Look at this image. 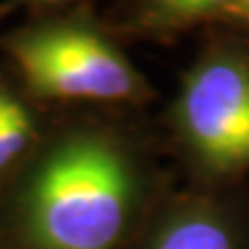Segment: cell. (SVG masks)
<instances>
[{"label": "cell", "mask_w": 249, "mask_h": 249, "mask_svg": "<svg viewBox=\"0 0 249 249\" xmlns=\"http://www.w3.org/2000/svg\"><path fill=\"white\" fill-rule=\"evenodd\" d=\"M6 52L37 96L123 102L143 96L142 75L100 31L83 23H54L17 34Z\"/></svg>", "instance_id": "cell-2"}, {"label": "cell", "mask_w": 249, "mask_h": 249, "mask_svg": "<svg viewBox=\"0 0 249 249\" xmlns=\"http://www.w3.org/2000/svg\"><path fill=\"white\" fill-rule=\"evenodd\" d=\"M232 0H145L139 25L147 31H178L199 21L224 17Z\"/></svg>", "instance_id": "cell-4"}, {"label": "cell", "mask_w": 249, "mask_h": 249, "mask_svg": "<svg viewBox=\"0 0 249 249\" xmlns=\"http://www.w3.org/2000/svg\"><path fill=\"white\" fill-rule=\"evenodd\" d=\"M177 123L197 160L214 173L249 168V56L218 46L187 73Z\"/></svg>", "instance_id": "cell-3"}, {"label": "cell", "mask_w": 249, "mask_h": 249, "mask_svg": "<svg viewBox=\"0 0 249 249\" xmlns=\"http://www.w3.org/2000/svg\"><path fill=\"white\" fill-rule=\"evenodd\" d=\"M131 199L127 158L102 137L79 135L37 168L27 191V231L40 249H110Z\"/></svg>", "instance_id": "cell-1"}, {"label": "cell", "mask_w": 249, "mask_h": 249, "mask_svg": "<svg viewBox=\"0 0 249 249\" xmlns=\"http://www.w3.org/2000/svg\"><path fill=\"white\" fill-rule=\"evenodd\" d=\"M224 17L249 23V0H232L231 6L227 9V13H224Z\"/></svg>", "instance_id": "cell-7"}, {"label": "cell", "mask_w": 249, "mask_h": 249, "mask_svg": "<svg viewBox=\"0 0 249 249\" xmlns=\"http://www.w3.org/2000/svg\"><path fill=\"white\" fill-rule=\"evenodd\" d=\"M9 100H11V93H6V91L0 89V116H2L6 104H9Z\"/></svg>", "instance_id": "cell-8"}, {"label": "cell", "mask_w": 249, "mask_h": 249, "mask_svg": "<svg viewBox=\"0 0 249 249\" xmlns=\"http://www.w3.org/2000/svg\"><path fill=\"white\" fill-rule=\"evenodd\" d=\"M154 249H235L227 227L208 212H189L162 231Z\"/></svg>", "instance_id": "cell-5"}, {"label": "cell", "mask_w": 249, "mask_h": 249, "mask_svg": "<svg viewBox=\"0 0 249 249\" xmlns=\"http://www.w3.org/2000/svg\"><path fill=\"white\" fill-rule=\"evenodd\" d=\"M42 2H48V0H42Z\"/></svg>", "instance_id": "cell-9"}, {"label": "cell", "mask_w": 249, "mask_h": 249, "mask_svg": "<svg viewBox=\"0 0 249 249\" xmlns=\"http://www.w3.org/2000/svg\"><path fill=\"white\" fill-rule=\"evenodd\" d=\"M31 129H34V123H31L25 106L11 96L2 116H0V168H4L25 150Z\"/></svg>", "instance_id": "cell-6"}]
</instances>
